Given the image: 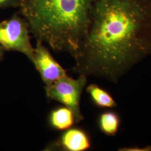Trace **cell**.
Masks as SVG:
<instances>
[{
    "mask_svg": "<svg viewBox=\"0 0 151 151\" xmlns=\"http://www.w3.org/2000/svg\"><path fill=\"white\" fill-rule=\"evenodd\" d=\"M151 55V0H93L72 70L118 83Z\"/></svg>",
    "mask_w": 151,
    "mask_h": 151,
    "instance_id": "cell-1",
    "label": "cell"
},
{
    "mask_svg": "<svg viewBox=\"0 0 151 151\" xmlns=\"http://www.w3.org/2000/svg\"><path fill=\"white\" fill-rule=\"evenodd\" d=\"M93 0H21L20 14L37 41L75 58L90 24Z\"/></svg>",
    "mask_w": 151,
    "mask_h": 151,
    "instance_id": "cell-2",
    "label": "cell"
},
{
    "mask_svg": "<svg viewBox=\"0 0 151 151\" xmlns=\"http://www.w3.org/2000/svg\"><path fill=\"white\" fill-rule=\"evenodd\" d=\"M87 77L79 75L77 79L65 76L44 87L46 97L50 100L61 103L74 114L76 123L84 119L80 108L81 96L86 86Z\"/></svg>",
    "mask_w": 151,
    "mask_h": 151,
    "instance_id": "cell-3",
    "label": "cell"
},
{
    "mask_svg": "<svg viewBox=\"0 0 151 151\" xmlns=\"http://www.w3.org/2000/svg\"><path fill=\"white\" fill-rule=\"evenodd\" d=\"M26 19L15 13L10 19L0 22V45L6 51H15L25 55L33 63L34 48L29 35Z\"/></svg>",
    "mask_w": 151,
    "mask_h": 151,
    "instance_id": "cell-4",
    "label": "cell"
},
{
    "mask_svg": "<svg viewBox=\"0 0 151 151\" xmlns=\"http://www.w3.org/2000/svg\"><path fill=\"white\" fill-rule=\"evenodd\" d=\"M32 64L39 72L45 86L67 75L66 70L54 59L48 49L41 42L37 41Z\"/></svg>",
    "mask_w": 151,
    "mask_h": 151,
    "instance_id": "cell-5",
    "label": "cell"
},
{
    "mask_svg": "<svg viewBox=\"0 0 151 151\" xmlns=\"http://www.w3.org/2000/svg\"><path fill=\"white\" fill-rule=\"evenodd\" d=\"M60 137L48 144L45 151H85L91 147L86 132L77 128L65 130Z\"/></svg>",
    "mask_w": 151,
    "mask_h": 151,
    "instance_id": "cell-6",
    "label": "cell"
},
{
    "mask_svg": "<svg viewBox=\"0 0 151 151\" xmlns=\"http://www.w3.org/2000/svg\"><path fill=\"white\" fill-rule=\"evenodd\" d=\"M49 122L54 129L60 131L70 128L76 123L73 112L65 106L52 110L49 114Z\"/></svg>",
    "mask_w": 151,
    "mask_h": 151,
    "instance_id": "cell-7",
    "label": "cell"
},
{
    "mask_svg": "<svg viewBox=\"0 0 151 151\" xmlns=\"http://www.w3.org/2000/svg\"><path fill=\"white\" fill-rule=\"evenodd\" d=\"M86 91L92 103L99 108L113 109L117 106V103L112 96L96 84L89 85L87 86Z\"/></svg>",
    "mask_w": 151,
    "mask_h": 151,
    "instance_id": "cell-8",
    "label": "cell"
},
{
    "mask_svg": "<svg viewBox=\"0 0 151 151\" xmlns=\"http://www.w3.org/2000/svg\"><path fill=\"white\" fill-rule=\"evenodd\" d=\"M100 130L108 136H115L120 126V118L115 111H106L101 114L98 120Z\"/></svg>",
    "mask_w": 151,
    "mask_h": 151,
    "instance_id": "cell-9",
    "label": "cell"
},
{
    "mask_svg": "<svg viewBox=\"0 0 151 151\" xmlns=\"http://www.w3.org/2000/svg\"><path fill=\"white\" fill-rule=\"evenodd\" d=\"M21 0H0V9L19 7Z\"/></svg>",
    "mask_w": 151,
    "mask_h": 151,
    "instance_id": "cell-10",
    "label": "cell"
},
{
    "mask_svg": "<svg viewBox=\"0 0 151 151\" xmlns=\"http://www.w3.org/2000/svg\"><path fill=\"white\" fill-rule=\"evenodd\" d=\"M119 151H151V146H147L140 147L139 146L134 147H125L120 148L118 150Z\"/></svg>",
    "mask_w": 151,
    "mask_h": 151,
    "instance_id": "cell-11",
    "label": "cell"
},
{
    "mask_svg": "<svg viewBox=\"0 0 151 151\" xmlns=\"http://www.w3.org/2000/svg\"><path fill=\"white\" fill-rule=\"evenodd\" d=\"M6 50L1 45H0V62L2 61L4 59V54L5 53Z\"/></svg>",
    "mask_w": 151,
    "mask_h": 151,
    "instance_id": "cell-12",
    "label": "cell"
}]
</instances>
